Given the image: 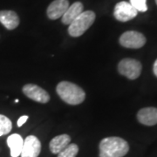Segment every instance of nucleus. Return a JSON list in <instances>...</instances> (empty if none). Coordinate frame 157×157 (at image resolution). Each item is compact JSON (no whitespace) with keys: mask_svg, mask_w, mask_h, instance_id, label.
Wrapping results in <instances>:
<instances>
[{"mask_svg":"<svg viewBox=\"0 0 157 157\" xmlns=\"http://www.w3.org/2000/svg\"><path fill=\"white\" fill-rule=\"evenodd\" d=\"M100 157H123L129 151L127 140L121 137H107L100 142Z\"/></svg>","mask_w":157,"mask_h":157,"instance_id":"f257e3e1","label":"nucleus"},{"mask_svg":"<svg viewBox=\"0 0 157 157\" xmlns=\"http://www.w3.org/2000/svg\"><path fill=\"white\" fill-rule=\"evenodd\" d=\"M56 92L62 101L73 106L81 104L86 99L84 90L78 85L69 81L59 82L57 85Z\"/></svg>","mask_w":157,"mask_h":157,"instance_id":"f03ea898","label":"nucleus"},{"mask_svg":"<svg viewBox=\"0 0 157 157\" xmlns=\"http://www.w3.org/2000/svg\"><path fill=\"white\" fill-rule=\"evenodd\" d=\"M95 13L93 11L81 12L73 22L69 25L68 33L71 37L78 38L86 33L91 27L95 20Z\"/></svg>","mask_w":157,"mask_h":157,"instance_id":"7ed1b4c3","label":"nucleus"},{"mask_svg":"<svg viewBox=\"0 0 157 157\" xmlns=\"http://www.w3.org/2000/svg\"><path fill=\"white\" fill-rule=\"evenodd\" d=\"M142 71V65L139 60L126 58L121 59L118 64V72L120 74L127 77L129 79H136Z\"/></svg>","mask_w":157,"mask_h":157,"instance_id":"20e7f679","label":"nucleus"},{"mask_svg":"<svg viewBox=\"0 0 157 157\" xmlns=\"http://www.w3.org/2000/svg\"><path fill=\"white\" fill-rule=\"evenodd\" d=\"M147 39L142 33L136 31H128L121 34L119 42L125 48L139 49L146 44Z\"/></svg>","mask_w":157,"mask_h":157,"instance_id":"39448f33","label":"nucleus"},{"mask_svg":"<svg viewBox=\"0 0 157 157\" xmlns=\"http://www.w3.org/2000/svg\"><path fill=\"white\" fill-rule=\"evenodd\" d=\"M138 14V11L133 6L126 1H121L116 4L113 10V16L121 22H128L135 18Z\"/></svg>","mask_w":157,"mask_h":157,"instance_id":"423d86ee","label":"nucleus"},{"mask_svg":"<svg viewBox=\"0 0 157 157\" xmlns=\"http://www.w3.org/2000/svg\"><path fill=\"white\" fill-rule=\"evenodd\" d=\"M24 94L27 98L39 102L42 104L47 103L50 101V95L45 89L41 88L40 86L35 84H26L22 88Z\"/></svg>","mask_w":157,"mask_h":157,"instance_id":"0eeeda50","label":"nucleus"},{"mask_svg":"<svg viewBox=\"0 0 157 157\" xmlns=\"http://www.w3.org/2000/svg\"><path fill=\"white\" fill-rule=\"evenodd\" d=\"M41 152V142L34 135H29L23 144L21 157H38Z\"/></svg>","mask_w":157,"mask_h":157,"instance_id":"6e6552de","label":"nucleus"},{"mask_svg":"<svg viewBox=\"0 0 157 157\" xmlns=\"http://www.w3.org/2000/svg\"><path fill=\"white\" fill-rule=\"evenodd\" d=\"M69 6L70 5L68 0H54L49 5L46 10L47 17L52 20H55L59 17H62L64 13L68 9Z\"/></svg>","mask_w":157,"mask_h":157,"instance_id":"1a4fd4ad","label":"nucleus"},{"mask_svg":"<svg viewBox=\"0 0 157 157\" xmlns=\"http://www.w3.org/2000/svg\"><path fill=\"white\" fill-rule=\"evenodd\" d=\"M137 120L140 124L145 126H155L157 124L156 107H144L137 113Z\"/></svg>","mask_w":157,"mask_h":157,"instance_id":"9d476101","label":"nucleus"},{"mask_svg":"<svg viewBox=\"0 0 157 157\" xmlns=\"http://www.w3.org/2000/svg\"><path fill=\"white\" fill-rule=\"evenodd\" d=\"M19 17L13 11H0V23L7 30H14L19 25Z\"/></svg>","mask_w":157,"mask_h":157,"instance_id":"9b49d317","label":"nucleus"},{"mask_svg":"<svg viewBox=\"0 0 157 157\" xmlns=\"http://www.w3.org/2000/svg\"><path fill=\"white\" fill-rule=\"evenodd\" d=\"M70 142H71V137L67 134L58 135L53 139H52L50 141L49 144L50 151L54 155H58L64 148H66L70 144Z\"/></svg>","mask_w":157,"mask_h":157,"instance_id":"f8f14e48","label":"nucleus"},{"mask_svg":"<svg viewBox=\"0 0 157 157\" xmlns=\"http://www.w3.org/2000/svg\"><path fill=\"white\" fill-rule=\"evenodd\" d=\"M84 6L80 2H75L72 6H69L67 11L61 17V21L64 25H70L78 15L83 12Z\"/></svg>","mask_w":157,"mask_h":157,"instance_id":"ddd939ff","label":"nucleus"},{"mask_svg":"<svg viewBox=\"0 0 157 157\" xmlns=\"http://www.w3.org/2000/svg\"><path fill=\"white\" fill-rule=\"evenodd\" d=\"M24 140L18 134L11 135L7 138V145L11 149V157H18L21 155Z\"/></svg>","mask_w":157,"mask_h":157,"instance_id":"4468645a","label":"nucleus"},{"mask_svg":"<svg viewBox=\"0 0 157 157\" xmlns=\"http://www.w3.org/2000/svg\"><path fill=\"white\" fill-rule=\"evenodd\" d=\"M12 123L11 120L3 114H0V136L7 135L11 131Z\"/></svg>","mask_w":157,"mask_h":157,"instance_id":"2eb2a0df","label":"nucleus"},{"mask_svg":"<svg viewBox=\"0 0 157 157\" xmlns=\"http://www.w3.org/2000/svg\"><path fill=\"white\" fill-rule=\"evenodd\" d=\"M78 153V145L72 143V144H69L66 148H64L59 154H58V157H76Z\"/></svg>","mask_w":157,"mask_h":157,"instance_id":"dca6fc26","label":"nucleus"},{"mask_svg":"<svg viewBox=\"0 0 157 157\" xmlns=\"http://www.w3.org/2000/svg\"><path fill=\"white\" fill-rule=\"evenodd\" d=\"M130 5L137 11L145 12L147 11V0H130Z\"/></svg>","mask_w":157,"mask_h":157,"instance_id":"f3484780","label":"nucleus"},{"mask_svg":"<svg viewBox=\"0 0 157 157\" xmlns=\"http://www.w3.org/2000/svg\"><path fill=\"white\" fill-rule=\"evenodd\" d=\"M27 120H28V116H27V115H24V116H21V117L17 120V127H18V128L22 127L23 125L25 123L26 121H27Z\"/></svg>","mask_w":157,"mask_h":157,"instance_id":"a211bd4d","label":"nucleus"},{"mask_svg":"<svg viewBox=\"0 0 157 157\" xmlns=\"http://www.w3.org/2000/svg\"><path fill=\"white\" fill-rule=\"evenodd\" d=\"M153 73L155 75V77H157V59L154 63V66H153Z\"/></svg>","mask_w":157,"mask_h":157,"instance_id":"6ab92c4d","label":"nucleus"},{"mask_svg":"<svg viewBox=\"0 0 157 157\" xmlns=\"http://www.w3.org/2000/svg\"><path fill=\"white\" fill-rule=\"evenodd\" d=\"M155 3H156V5H157V0H155Z\"/></svg>","mask_w":157,"mask_h":157,"instance_id":"aec40b11","label":"nucleus"}]
</instances>
